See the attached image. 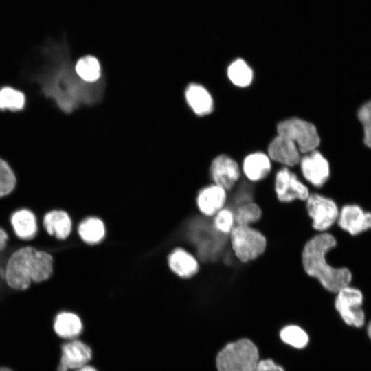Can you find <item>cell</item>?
<instances>
[{
	"mask_svg": "<svg viewBox=\"0 0 371 371\" xmlns=\"http://www.w3.org/2000/svg\"><path fill=\"white\" fill-rule=\"evenodd\" d=\"M240 168L247 181L258 184L265 180L271 173V160L268 155L255 152L245 157Z\"/></svg>",
	"mask_w": 371,
	"mask_h": 371,
	"instance_id": "cell-18",
	"label": "cell"
},
{
	"mask_svg": "<svg viewBox=\"0 0 371 371\" xmlns=\"http://www.w3.org/2000/svg\"><path fill=\"white\" fill-rule=\"evenodd\" d=\"M10 240V236L6 230L0 227V254L5 251L8 247Z\"/></svg>",
	"mask_w": 371,
	"mask_h": 371,
	"instance_id": "cell-32",
	"label": "cell"
},
{
	"mask_svg": "<svg viewBox=\"0 0 371 371\" xmlns=\"http://www.w3.org/2000/svg\"><path fill=\"white\" fill-rule=\"evenodd\" d=\"M168 263L173 273L185 279L196 276L201 269V262L197 257L181 247L176 248L170 254Z\"/></svg>",
	"mask_w": 371,
	"mask_h": 371,
	"instance_id": "cell-19",
	"label": "cell"
},
{
	"mask_svg": "<svg viewBox=\"0 0 371 371\" xmlns=\"http://www.w3.org/2000/svg\"><path fill=\"white\" fill-rule=\"evenodd\" d=\"M272 187L276 199L282 204L304 202L311 192L295 172L284 166L276 172Z\"/></svg>",
	"mask_w": 371,
	"mask_h": 371,
	"instance_id": "cell-7",
	"label": "cell"
},
{
	"mask_svg": "<svg viewBox=\"0 0 371 371\" xmlns=\"http://www.w3.org/2000/svg\"><path fill=\"white\" fill-rule=\"evenodd\" d=\"M259 361V352L249 339H240L225 346L217 354L218 371H254Z\"/></svg>",
	"mask_w": 371,
	"mask_h": 371,
	"instance_id": "cell-5",
	"label": "cell"
},
{
	"mask_svg": "<svg viewBox=\"0 0 371 371\" xmlns=\"http://www.w3.org/2000/svg\"><path fill=\"white\" fill-rule=\"evenodd\" d=\"M17 184L16 174L8 162L0 157V199L10 194Z\"/></svg>",
	"mask_w": 371,
	"mask_h": 371,
	"instance_id": "cell-29",
	"label": "cell"
},
{
	"mask_svg": "<svg viewBox=\"0 0 371 371\" xmlns=\"http://www.w3.org/2000/svg\"><path fill=\"white\" fill-rule=\"evenodd\" d=\"M10 227L19 240L30 243L37 236L40 224L36 215L27 208L14 211L10 217Z\"/></svg>",
	"mask_w": 371,
	"mask_h": 371,
	"instance_id": "cell-14",
	"label": "cell"
},
{
	"mask_svg": "<svg viewBox=\"0 0 371 371\" xmlns=\"http://www.w3.org/2000/svg\"><path fill=\"white\" fill-rule=\"evenodd\" d=\"M228 201V192L223 188L211 183L199 190L195 203L201 216L211 218L225 207Z\"/></svg>",
	"mask_w": 371,
	"mask_h": 371,
	"instance_id": "cell-13",
	"label": "cell"
},
{
	"mask_svg": "<svg viewBox=\"0 0 371 371\" xmlns=\"http://www.w3.org/2000/svg\"><path fill=\"white\" fill-rule=\"evenodd\" d=\"M78 77L86 83H95L101 76V67L98 60L91 55H86L78 60L74 65Z\"/></svg>",
	"mask_w": 371,
	"mask_h": 371,
	"instance_id": "cell-24",
	"label": "cell"
},
{
	"mask_svg": "<svg viewBox=\"0 0 371 371\" xmlns=\"http://www.w3.org/2000/svg\"><path fill=\"white\" fill-rule=\"evenodd\" d=\"M79 237L87 244L99 243L105 236L104 222L98 217L91 216L83 219L78 225Z\"/></svg>",
	"mask_w": 371,
	"mask_h": 371,
	"instance_id": "cell-22",
	"label": "cell"
},
{
	"mask_svg": "<svg viewBox=\"0 0 371 371\" xmlns=\"http://www.w3.org/2000/svg\"><path fill=\"white\" fill-rule=\"evenodd\" d=\"M337 244V238L332 232L316 233L304 243L300 254L304 273L333 295L351 284L352 280V274L348 268L336 267L327 258L328 253Z\"/></svg>",
	"mask_w": 371,
	"mask_h": 371,
	"instance_id": "cell-1",
	"label": "cell"
},
{
	"mask_svg": "<svg viewBox=\"0 0 371 371\" xmlns=\"http://www.w3.org/2000/svg\"><path fill=\"white\" fill-rule=\"evenodd\" d=\"M281 340L295 348L302 349L308 343L309 337L306 332L297 325H287L280 332Z\"/></svg>",
	"mask_w": 371,
	"mask_h": 371,
	"instance_id": "cell-27",
	"label": "cell"
},
{
	"mask_svg": "<svg viewBox=\"0 0 371 371\" xmlns=\"http://www.w3.org/2000/svg\"><path fill=\"white\" fill-rule=\"evenodd\" d=\"M62 355L56 371H68L80 368L92 358L91 348L85 343L74 340L65 343L61 348Z\"/></svg>",
	"mask_w": 371,
	"mask_h": 371,
	"instance_id": "cell-15",
	"label": "cell"
},
{
	"mask_svg": "<svg viewBox=\"0 0 371 371\" xmlns=\"http://www.w3.org/2000/svg\"><path fill=\"white\" fill-rule=\"evenodd\" d=\"M0 371H12V370L8 368L1 367Z\"/></svg>",
	"mask_w": 371,
	"mask_h": 371,
	"instance_id": "cell-35",
	"label": "cell"
},
{
	"mask_svg": "<svg viewBox=\"0 0 371 371\" xmlns=\"http://www.w3.org/2000/svg\"><path fill=\"white\" fill-rule=\"evenodd\" d=\"M54 263L51 253L26 243L8 256L4 266V280L12 290L25 291L32 283L49 280L54 272Z\"/></svg>",
	"mask_w": 371,
	"mask_h": 371,
	"instance_id": "cell-2",
	"label": "cell"
},
{
	"mask_svg": "<svg viewBox=\"0 0 371 371\" xmlns=\"http://www.w3.org/2000/svg\"><path fill=\"white\" fill-rule=\"evenodd\" d=\"M55 333L64 339H72L82 333V323L76 313L62 311L58 313L54 322Z\"/></svg>",
	"mask_w": 371,
	"mask_h": 371,
	"instance_id": "cell-21",
	"label": "cell"
},
{
	"mask_svg": "<svg viewBox=\"0 0 371 371\" xmlns=\"http://www.w3.org/2000/svg\"><path fill=\"white\" fill-rule=\"evenodd\" d=\"M188 236L200 262L210 265L219 262L229 247L228 236L216 232L212 225L211 218L202 216L190 222Z\"/></svg>",
	"mask_w": 371,
	"mask_h": 371,
	"instance_id": "cell-3",
	"label": "cell"
},
{
	"mask_svg": "<svg viewBox=\"0 0 371 371\" xmlns=\"http://www.w3.org/2000/svg\"><path fill=\"white\" fill-rule=\"evenodd\" d=\"M236 225L256 226L262 219L263 210L256 201L243 203L234 210Z\"/></svg>",
	"mask_w": 371,
	"mask_h": 371,
	"instance_id": "cell-23",
	"label": "cell"
},
{
	"mask_svg": "<svg viewBox=\"0 0 371 371\" xmlns=\"http://www.w3.org/2000/svg\"><path fill=\"white\" fill-rule=\"evenodd\" d=\"M298 165L304 181L311 190L319 191L330 179V164L323 155L316 150L304 154Z\"/></svg>",
	"mask_w": 371,
	"mask_h": 371,
	"instance_id": "cell-10",
	"label": "cell"
},
{
	"mask_svg": "<svg viewBox=\"0 0 371 371\" xmlns=\"http://www.w3.org/2000/svg\"><path fill=\"white\" fill-rule=\"evenodd\" d=\"M336 227L350 236H357L371 230V211L356 203L340 207Z\"/></svg>",
	"mask_w": 371,
	"mask_h": 371,
	"instance_id": "cell-11",
	"label": "cell"
},
{
	"mask_svg": "<svg viewBox=\"0 0 371 371\" xmlns=\"http://www.w3.org/2000/svg\"><path fill=\"white\" fill-rule=\"evenodd\" d=\"M358 117L364 129V143L371 148V101L359 109Z\"/></svg>",
	"mask_w": 371,
	"mask_h": 371,
	"instance_id": "cell-30",
	"label": "cell"
},
{
	"mask_svg": "<svg viewBox=\"0 0 371 371\" xmlns=\"http://www.w3.org/2000/svg\"><path fill=\"white\" fill-rule=\"evenodd\" d=\"M267 151L271 161L289 168L298 165L301 158L296 144L289 138L280 135L269 143Z\"/></svg>",
	"mask_w": 371,
	"mask_h": 371,
	"instance_id": "cell-17",
	"label": "cell"
},
{
	"mask_svg": "<svg viewBox=\"0 0 371 371\" xmlns=\"http://www.w3.org/2000/svg\"><path fill=\"white\" fill-rule=\"evenodd\" d=\"M368 335H369L370 337L371 338V321L370 322V323L368 324Z\"/></svg>",
	"mask_w": 371,
	"mask_h": 371,
	"instance_id": "cell-34",
	"label": "cell"
},
{
	"mask_svg": "<svg viewBox=\"0 0 371 371\" xmlns=\"http://www.w3.org/2000/svg\"><path fill=\"white\" fill-rule=\"evenodd\" d=\"M304 205L315 233L330 232L336 225L340 207L333 198L311 190Z\"/></svg>",
	"mask_w": 371,
	"mask_h": 371,
	"instance_id": "cell-6",
	"label": "cell"
},
{
	"mask_svg": "<svg viewBox=\"0 0 371 371\" xmlns=\"http://www.w3.org/2000/svg\"><path fill=\"white\" fill-rule=\"evenodd\" d=\"M241 168L238 163L227 155H219L211 162L209 174L212 183L228 192L234 188L241 179Z\"/></svg>",
	"mask_w": 371,
	"mask_h": 371,
	"instance_id": "cell-12",
	"label": "cell"
},
{
	"mask_svg": "<svg viewBox=\"0 0 371 371\" xmlns=\"http://www.w3.org/2000/svg\"><path fill=\"white\" fill-rule=\"evenodd\" d=\"M254 371H284L283 368L272 359L259 360Z\"/></svg>",
	"mask_w": 371,
	"mask_h": 371,
	"instance_id": "cell-31",
	"label": "cell"
},
{
	"mask_svg": "<svg viewBox=\"0 0 371 371\" xmlns=\"http://www.w3.org/2000/svg\"><path fill=\"white\" fill-rule=\"evenodd\" d=\"M76 371H98L94 367L86 365L76 370Z\"/></svg>",
	"mask_w": 371,
	"mask_h": 371,
	"instance_id": "cell-33",
	"label": "cell"
},
{
	"mask_svg": "<svg viewBox=\"0 0 371 371\" xmlns=\"http://www.w3.org/2000/svg\"><path fill=\"white\" fill-rule=\"evenodd\" d=\"M40 227L49 236L58 240H65L71 234L73 222L66 210L55 209L43 215Z\"/></svg>",
	"mask_w": 371,
	"mask_h": 371,
	"instance_id": "cell-16",
	"label": "cell"
},
{
	"mask_svg": "<svg viewBox=\"0 0 371 371\" xmlns=\"http://www.w3.org/2000/svg\"><path fill=\"white\" fill-rule=\"evenodd\" d=\"M227 76L234 85L245 87L251 84L253 79V71L245 60L238 58L228 67Z\"/></svg>",
	"mask_w": 371,
	"mask_h": 371,
	"instance_id": "cell-26",
	"label": "cell"
},
{
	"mask_svg": "<svg viewBox=\"0 0 371 371\" xmlns=\"http://www.w3.org/2000/svg\"><path fill=\"white\" fill-rule=\"evenodd\" d=\"M26 100L24 93L13 87L5 85L0 88L1 111H21L26 105Z\"/></svg>",
	"mask_w": 371,
	"mask_h": 371,
	"instance_id": "cell-25",
	"label": "cell"
},
{
	"mask_svg": "<svg viewBox=\"0 0 371 371\" xmlns=\"http://www.w3.org/2000/svg\"><path fill=\"white\" fill-rule=\"evenodd\" d=\"M211 223L216 232L228 236L236 225L234 210L226 205L211 218Z\"/></svg>",
	"mask_w": 371,
	"mask_h": 371,
	"instance_id": "cell-28",
	"label": "cell"
},
{
	"mask_svg": "<svg viewBox=\"0 0 371 371\" xmlns=\"http://www.w3.org/2000/svg\"><path fill=\"white\" fill-rule=\"evenodd\" d=\"M277 132L278 135L293 141L302 154L316 150L320 142L315 126L298 117H291L280 122L277 126Z\"/></svg>",
	"mask_w": 371,
	"mask_h": 371,
	"instance_id": "cell-9",
	"label": "cell"
},
{
	"mask_svg": "<svg viewBox=\"0 0 371 371\" xmlns=\"http://www.w3.org/2000/svg\"><path fill=\"white\" fill-rule=\"evenodd\" d=\"M229 248L240 264L253 262L267 251V236L257 227L236 225L228 236Z\"/></svg>",
	"mask_w": 371,
	"mask_h": 371,
	"instance_id": "cell-4",
	"label": "cell"
},
{
	"mask_svg": "<svg viewBox=\"0 0 371 371\" xmlns=\"http://www.w3.org/2000/svg\"><path fill=\"white\" fill-rule=\"evenodd\" d=\"M185 96L189 106L197 115L204 116L213 111V99L203 86L190 84L186 89Z\"/></svg>",
	"mask_w": 371,
	"mask_h": 371,
	"instance_id": "cell-20",
	"label": "cell"
},
{
	"mask_svg": "<svg viewBox=\"0 0 371 371\" xmlns=\"http://www.w3.org/2000/svg\"><path fill=\"white\" fill-rule=\"evenodd\" d=\"M335 295L334 307L343 321L350 326L361 327L364 324L366 315L363 308L364 295L358 287L346 286Z\"/></svg>",
	"mask_w": 371,
	"mask_h": 371,
	"instance_id": "cell-8",
	"label": "cell"
}]
</instances>
